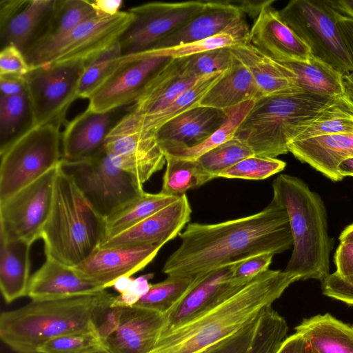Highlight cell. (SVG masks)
Instances as JSON below:
<instances>
[{"label": "cell", "mask_w": 353, "mask_h": 353, "mask_svg": "<svg viewBox=\"0 0 353 353\" xmlns=\"http://www.w3.org/2000/svg\"><path fill=\"white\" fill-rule=\"evenodd\" d=\"M179 247L168 258V276L196 277L263 253L283 252L293 245L289 219L276 201L261 211L224 222L188 223Z\"/></svg>", "instance_id": "obj_1"}, {"label": "cell", "mask_w": 353, "mask_h": 353, "mask_svg": "<svg viewBox=\"0 0 353 353\" xmlns=\"http://www.w3.org/2000/svg\"><path fill=\"white\" fill-rule=\"evenodd\" d=\"M298 276L268 270L188 321L162 331L151 353H199L256 321Z\"/></svg>", "instance_id": "obj_2"}, {"label": "cell", "mask_w": 353, "mask_h": 353, "mask_svg": "<svg viewBox=\"0 0 353 353\" xmlns=\"http://www.w3.org/2000/svg\"><path fill=\"white\" fill-rule=\"evenodd\" d=\"M344 97L319 95L303 90L261 97L237 130L235 137L255 156L276 158L288 145L328 110L345 101Z\"/></svg>", "instance_id": "obj_3"}, {"label": "cell", "mask_w": 353, "mask_h": 353, "mask_svg": "<svg viewBox=\"0 0 353 353\" xmlns=\"http://www.w3.org/2000/svg\"><path fill=\"white\" fill-rule=\"evenodd\" d=\"M273 199L286 210L293 250L285 271L300 280L323 281L330 273L334 240L327 232L326 208L319 194L301 179L281 174L272 183Z\"/></svg>", "instance_id": "obj_4"}, {"label": "cell", "mask_w": 353, "mask_h": 353, "mask_svg": "<svg viewBox=\"0 0 353 353\" xmlns=\"http://www.w3.org/2000/svg\"><path fill=\"white\" fill-rule=\"evenodd\" d=\"M105 227L106 219L94 210L59 165L51 211L41 236L46 256L75 267L101 245Z\"/></svg>", "instance_id": "obj_5"}, {"label": "cell", "mask_w": 353, "mask_h": 353, "mask_svg": "<svg viewBox=\"0 0 353 353\" xmlns=\"http://www.w3.org/2000/svg\"><path fill=\"white\" fill-rule=\"evenodd\" d=\"M94 295L32 301L0 316V338L16 353H38L48 341L69 333L94 332L91 310Z\"/></svg>", "instance_id": "obj_6"}, {"label": "cell", "mask_w": 353, "mask_h": 353, "mask_svg": "<svg viewBox=\"0 0 353 353\" xmlns=\"http://www.w3.org/2000/svg\"><path fill=\"white\" fill-rule=\"evenodd\" d=\"M278 12L312 56L343 74L353 72L352 59L337 25L341 12L333 1L292 0Z\"/></svg>", "instance_id": "obj_7"}, {"label": "cell", "mask_w": 353, "mask_h": 353, "mask_svg": "<svg viewBox=\"0 0 353 353\" xmlns=\"http://www.w3.org/2000/svg\"><path fill=\"white\" fill-rule=\"evenodd\" d=\"M60 128L53 123L33 127L0 154V201L60 165Z\"/></svg>", "instance_id": "obj_8"}, {"label": "cell", "mask_w": 353, "mask_h": 353, "mask_svg": "<svg viewBox=\"0 0 353 353\" xmlns=\"http://www.w3.org/2000/svg\"><path fill=\"white\" fill-rule=\"evenodd\" d=\"M60 167L105 219L144 192L134 177L113 163L105 148L85 160H61Z\"/></svg>", "instance_id": "obj_9"}, {"label": "cell", "mask_w": 353, "mask_h": 353, "mask_svg": "<svg viewBox=\"0 0 353 353\" xmlns=\"http://www.w3.org/2000/svg\"><path fill=\"white\" fill-rule=\"evenodd\" d=\"M85 61L45 63L31 68L24 77L34 127L62 125L65 114L77 97L79 79Z\"/></svg>", "instance_id": "obj_10"}, {"label": "cell", "mask_w": 353, "mask_h": 353, "mask_svg": "<svg viewBox=\"0 0 353 353\" xmlns=\"http://www.w3.org/2000/svg\"><path fill=\"white\" fill-rule=\"evenodd\" d=\"M132 20L129 11L97 15L51 44L27 54L26 60L30 68L45 63L87 61L119 41Z\"/></svg>", "instance_id": "obj_11"}, {"label": "cell", "mask_w": 353, "mask_h": 353, "mask_svg": "<svg viewBox=\"0 0 353 353\" xmlns=\"http://www.w3.org/2000/svg\"><path fill=\"white\" fill-rule=\"evenodd\" d=\"M59 166L0 201V241L23 240L32 244L41 239L52 208Z\"/></svg>", "instance_id": "obj_12"}, {"label": "cell", "mask_w": 353, "mask_h": 353, "mask_svg": "<svg viewBox=\"0 0 353 353\" xmlns=\"http://www.w3.org/2000/svg\"><path fill=\"white\" fill-rule=\"evenodd\" d=\"M104 148L113 163L141 186L165 164L164 152L155 134L142 128L132 110L112 129Z\"/></svg>", "instance_id": "obj_13"}, {"label": "cell", "mask_w": 353, "mask_h": 353, "mask_svg": "<svg viewBox=\"0 0 353 353\" xmlns=\"http://www.w3.org/2000/svg\"><path fill=\"white\" fill-rule=\"evenodd\" d=\"M206 1L150 2L130 8L133 20L119 39L122 55L154 48L201 12Z\"/></svg>", "instance_id": "obj_14"}, {"label": "cell", "mask_w": 353, "mask_h": 353, "mask_svg": "<svg viewBox=\"0 0 353 353\" xmlns=\"http://www.w3.org/2000/svg\"><path fill=\"white\" fill-rule=\"evenodd\" d=\"M170 59L154 55L150 50L122 55L108 77L89 97L88 108L105 112L132 105Z\"/></svg>", "instance_id": "obj_15"}, {"label": "cell", "mask_w": 353, "mask_h": 353, "mask_svg": "<svg viewBox=\"0 0 353 353\" xmlns=\"http://www.w3.org/2000/svg\"><path fill=\"white\" fill-rule=\"evenodd\" d=\"M241 1H207L205 7L154 48H162L231 34L250 43V31ZM152 48V49H154Z\"/></svg>", "instance_id": "obj_16"}, {"label": "cell", "mask_w": 353, "mask_h": 353, "mask_svg": "<svg viewBox=\"0 0 353 353\" xmlns=\"http://www.w3.org/2000/svg\"><path fill=\"white\" fill-rule=\"evenodd\" d=\"M132 105L105 112L86 108L69 121L61 133L62 160L79 161L104 149L108 135Z\"/></svg>", "instance_id": "obj_17"}, {"label": "cell", "mask_w": 353, "mask_h": 353, "mask_svg": "<svg viewBox=\"0 0 353 353\" xmlns=\"http://www.w3.org/2000/svg\"><path fill=\"white\" fill-rule=\"evenodd\" d=\"M163 247L153 244L135 247L98 248L85 261L73 267L81 276L104 289L113 287L121 277L143 270Z\"/></svg>", "instance_id": "obj_18"}, {"label": "cell", "mask_w": 353, "mask_h": 353, "mask_svg": "<svg viewBox=\"0 0 353 353\" xmlns=\"http://www.w3.org/2000/svg\"><path fill=\"white\" fill-rule=\"evenodd\" d=\"M192 209L186 194L127 230L104 241L99 248L164 245L190 221Z\"/></svg>", "instance_id": "obj_19"}, {"label": "cell", "mask_w": 353, "mask_h": 353, "mask_svg": "<svg viewBox=\"0 0 353 353\" xmlns=\"http://www.w3.org/2000/svg\"><path fill=\"white\" fill-rule=\"evenodd\" d=\"M267 1L250 31V43L276 61H305L310 48L282 21Z\"/></svg>", "instance_id": "obj_20"}, {"label": "cell", "mask_w": 353, "mask_h": 353, "mask_svg": "<svg viewBox=\"0 0 353 353\" xmlns=\"http://www.w3.org/2000/svg\"><path fill=\"white\" fill-rule=\"evenodd\" d=\"M235 264L196 276L189 290L165 314L166 326L163 330L188 321L249 282L232 278Z\"/></svg>", "instance_id": "obj_21"}, {"label": "cell", "mask_w": 353, "mask_h": 353, "mask_svg": "<svg viewBox=\"0 0 353 353\" xmlns=\"http://www.w3.org/2000/svg\"><path fill=\"white\" fill-rule=\"evenodd\" d=\"M165 326L164 314L138 306L123 307L117 329L103 345L111 353H151Z\"/></svg>", "instance_id": "obj_22"}, {"label": "cell", "mask_w": 353, "mask_h": 353, "mask_svg": "<svg viewBox=\"0 0 353 353\" xmlns=\"http://www.w3.org/2000/svg\"><path fill=\"white\" fill-rule=\"evenodd\" d=\"M226 117L225 110L196 105L163 124L155 136L163 152L192 148L210 137Z\"/></svg>", "instance_id": "obj_23"}, {"label": "cell", "mask_w": 353, "mask_h": 353, "mask_svg": "<svg viewBox=\"0 0 353 353\" xmlns=\"http://www.w3.org/2000/svg\"><path fill=\"white\" fill-rule=\"evenodd\" d=\"M102 286L80 276L72 267L46 256V261L30 277L28 294L32 301H48L94 295Z\"/></svg>", "instance_id": "obj_24"}, {"label": "cell", "mask_w": 353, "mask_h": 353, "mask_svg": "<svg viewBox=\"0 0 353 353\" xmlns=\"http://www.w3.org/2000/svg\"><path fill=\"white\" fill-rule=\"evenodd\" d=\"M288 149L301 162L332 181H340L345 177L339 172V164L353 158V134L325 135L292 141Z\"/></svg>", "instance_id": "obj_25"}, {"label": "cell", "mask_w": 353, "mask_h": 353, "mask_svg": "<svg viewBox=\"0 0 353 353\" xmlns=\"http://www.w3.org/2000/svg\"><path fill=\"white\" fill-rule=\"evenodd\" d=\"M232 54L248 69L262 95L301 91L285 68L251 43L230 47Z\"/></svg>", "instance_id": "obj_26"}, {"label": "cell", "mask_w": 353, "mask_h": 353, "mask_svg": "<svg viewBox=\"0 0 353 353\" xmlns=\"http://www.w3.org/2000/svg\"><path fill=\"white\" fill-rule=\"evenodd\" d=\"M294 330L317 353H353V324L329 313L303 319Z\"/></svg>", "instance_id": "obj_27"}, {"label": "cell", "mask_w": 353, "mask_h": 353, "mask_svg": "<svg viewBox=\"0 0 353 353\" xmlns=\"http://www.w3.org/2000/svg\"><path fill=\"white\" fill-rule=\"evenodd\" d=\"M198 79L182 77L176 59H170L153 77L131 110L140 119L152 116L169 105Z\"/></svg>", "instance_id": "obj_28"}, {"label": "cell", "mask_w": 353, "mask_h": 353, "mask_svg": "<svg viewBox=\"0 0 353 353\" xmlns=\"http://www.w3.org/2000/svg\"><path fill=\"white\" fill-rule=\"evenodd\" d=\"M261 97L252 75L234 55L231 67L201 98L198 105L225 110L246 101H255Z\"/></svg>", "instance_id": "obj_29"}, {"label": "cell", "mask_w": 353, "mask_h": 353, "mask_svg": "<svg viewBox=\"0 0 353 353\" xmlns=\"http://www.w3.org/2000/svg\"><path fill=\"white\" fill-rule=\"evenodd\" d=\"M0 290L6 303L26 296L31 276L28 241H0Z\"/></svg>", "instance_id": "obj_30"}, {"label": "cell", "mask_w": 353, "mask_h": 353, "mask_svg": "<svg viewBox=\"0 0 353 353\" xmlns=\"http://www.w3.org/2000/svg\"><path fill=\"white\" fill-rule=\"evenodd\" d=\"M55 0H28L0 30L1 48L13 45L26 55L36 41L54 8Z\"/></svg>", "instance_id": "obj_31"}, {"label": "cell", "mask_w": 353, "mask_h": 353, "mask_svg": "<svg viewBox=\"0 0 353 353\" xmlns=\"http://www.w3.org/2000/svg\"><path fill=\"white\" fill-rule=\"evenodd\" d=\"M278 62L302 90L319 95L343 97V74L321 59L312 55L305 61Z\"/></svg>", "instance_id": "obj_32"}, {"label": "cell", "mask_w": 353, "mask_h": 353, "mask_svg": "<svg viewBox=\"0 0 353 353\" xmlns=\"http://www.w3.org/2000/svg\"><path fill=\"white\" fill-rule=\"evenodd\" d=\"M97 15L92 1L55 0L49 18L26 55L51 44L84 21Z\"/></svg>", "instance_id": "obj_33"}, {"label": "cell", "mask_w": 353, "mask_h": 353, "mask_svg": "<svg viewBox=\"0 0 353 353\" xmlns=\"http://www.w3.org/2000/svg\"><path fill=\"white\" fill-rule=\"evenodd\" d=\"M179 198L161 192L156 194L143 192L106 219L104 241L127 230Z\"/></svg>", "instance_id": "obj_34"}, {"label": "cell", "mask_w": 353, "mask_h": 353, "mask_svg": "<svg viewBox=\"0 0 353 353\" xmlns=\"http://www.w3.org/2000/svg\"><path fill=\"white\" fill-rule=\"evenodd\" d=\"M34 127L28 92L0 97V154Z\"/></svg>", "instance_id": "obj_35"}, {"label": "cell", "mask_w": 353, "mask_h": 353, "mask_svg": "<svg viewBox=\"0 0 353 353\" xmlns=\"http://www.w3.org/2000/svg\"><path fill=\"white\" fill-rule=\"evenodd\" d=\"M164 154L166 167L161 190L163 194L180 197L187 191L197 188L214 179L196 160Z\"/></svg>", "instance_id": "obj_36"}, {"label": "cell", "mask_w": 353, "mask_h": 353, "mask_svg": "<svg viewBox=\"0 0 353 353\" xmlns=\"http://www.w3.org/2000/svg\"><path fill=\"white\" fill-rule=\"evenodd\" d=\"M226 71L201 77L161 111L143 119L139 118L142 128L155 134L163 124L198 105V102L223 77Z\"/></svg>", "instance_id": "obj_37"}, {"label": "cell", "mask_w": 353, "mask_h": 353, "mask_svg": "<svg viewBox=\"0 0 353 353\" xmlns=\"http://www.w3.org/2000/svg\"><path fill=\"white\" fill-rule=\"evenodd\" d=\"M254 103V100H249L225 110L227 117L223 123L200 144L192 148L168 150L164 154L183 159L196 160L213 148L234 138Z\"/></svg>", "instance_id": "obj_38"}, {"label": "cell", "mask_w": 353, "mask_h": 353, "mask_svg": "<svg viewBox=\"0 0 353 353\" xmlns=\"http://www.w3.org/2000/svg\"><path fill=\"white\" fill-rule=\"evenodd\" d=\"M195 277L168 276L163 281L151 284L147 293L133 306L165 314L189 290Z\"/></svg>", "instance_id": "obj_39"}, {"label": "cell", "mask_w": 353, "mask_h": 353, "mask_svg": "<svg viewBox=\"0 0 353 353\" xmlns=\"http://www.w3.org/2000/svg\"><path fill=\"white\" fill-rule=\"evenodd\" d=\"M121 56L117 41L85 61L78 85L77 97L88 99L112 71Z\"/></svg>", "instance_id": "obj_40"}, {"label": "cell", "mask_w": 353, "mask_h": 353, "mask_svg": "<svg viewBox=\"0 0 353 353\" xmlns=\"http://www.w3.org/2000/svg\"><path fill=\"white\" fill-rule=\"evenodd\" d=\"M233 58L230 48L225 47L175 59L182 77L198 79L228 70L232 65Z\"/></svg>", "instance_id": "obj_41"}, {"label": "cell", "mask_w": 353, "mask_h": 353, "mask_svg": "<svg viewBox=\"0 0 353 353\" xmlns=\"http://www.w3.org/2000/svg\"><path fill=\"white\" fill-rule=\"evenodd\" d=\"M254 155L247 143L234 137L203 154L196 161L215 179L221 171Z\"/></svg>", "instance_id": "obj_42"}, {"label": "cell", "mask_w": 353, "mask_h": 353, "mask_svg": "<svg viewBox=\"0 0 353 353\" xmlns=\"http://www.w3.org/2000/svg\"><path fill=\"white\" fill-rule=\"evenodd\" d=\"M286 163L276 158L252 156L221 171L217 177L263 180L283 171Z\"/></svg>", "instance_id": "obj_43"}, {"label": "cell", "mask_w": 353, "mask_h": 353, "mask_svg": "<svg viewBox=\"0 0 353 353\" xmlns=\"http://www.w3.org/2000/svg\"><path fill=\"white\" fill-rule=\"evenodd\" d=\"M115 297L104 290L94 298L91 322L102 343L117 329L120 321L123 307L114 305Z\"/></svg>", "instance_id": "obj_44"}, {"label": "cell", "mask_w": 353, "mask_h": 353, "mask_svg": "<svg viewBox=\"0 0 353 353\" xmlns=\"http://www.w3.org/2000/svg\"><path fill=\"white\" fill-rule=\"evenodd\" d=\"M103 345L94 332H80L55 337L43 345L38 353H86Z\"/></svg>", "instance_id": "obj_45"}, {"label": "cell", "mask_w": 353, "mask_h": 353, "mask_svg": "<svg viewBox=\"0 0 353 353\" xmlns=\"http://www.w3.org/2000/svg\"><path fill=\"white\" fill-rule=\"evenodd\" d=\"M257 321L199 353H246L253 338Z\"/></svg>", "instance_id": "obj_46"}, {"label": "cell", "mask_w": 353, "mask_h": 353, "mask_svg": "<svg viewBox=\"0 0 353 353\" xmlns=\"http://www.w3.org/2000/svg\"><path fill=\"white\" fill-rule=\"evenodd\" d=\"M323 294L331 299L353 306V275L342 276L336 272L321 281Z\"/></svg>", "instance_id": "obj_47"}, {"label": "cell", "mask_w": 353, "mask_h": 353, "mask_svg": "<svg viewBox=\"0 0 353 353\" xmlns=\"http://www.w3.org/2000/svg\"><path fill=\"white\" fill-rule=\"evenodd\" d=\"M31 69L24 54L16 46L8 45L0 52V75L25 77Z\"/></svg>", "instance_id": "obj_48"}, {"label": "cell", "mask_w": 353, "mask_h": 353, "mask_svg": "<svg viewBox=\"0 0 353 353\" xmlns=\"http://www.w3.org/2000/svg\"><path fill=\"white\" fill-rule=\"evenodd\" d=\"M274 254L263 253L250 257L234 265L232 278L249 281L257 275L269 270Z\"/></svg>", "instance_id": "obj_49"}, {"label": "cell", "mask_w": 353, "mask_h": 353, "mask_svg": "<svg viewBox=\"0 0 353 353\" xmlns=\"http://www.w3.org/2000/svg\"><path fill=\"white\" fill-rule=\"evenodd\" d=\"M154 274H148L134 279L128 288L122 293L116 295L114 305L121 307L134 305L137 301L147 293L151 283L149 280Z\"/></svg>", "instance_id": "obj_50"}, {"label": "cell", "mask_w": 353, "mask_h": 353, "mask_svg": "<svg viewBox=\"0 0 353 353\" xmlns=\"http://www.w3.org/2000/svg\"><path fill=\"white\" fill-rule=\"evenodd\" d=\"M336 272L342 276L353 275V243H340L334 255Z\"/></svg>", "instance_id": "obj_51"}, {"label": "cell", "mask_w": 353, "mask_h": 353, "mask_svg": "<svg viewBox=\"0 0 353 353\" xmlns=\"http://www.w3.org/2000/svg\"><path fill=\"white\" fill-rule=\"evenodd\" d=\"M1 94L17 95L27 92V85L24 77L0 75Z\"/></svg>", "instance_id": "obj_52"}, {"label": "cell", "mask_w": 353, "mask_h": 353, "mask_svg": "<svg viewBox=\"0 0 353 353\" xmlns=\"http://www.w3.org/2000/svg\"><path fill=\"white\" fill-rule=\"evenodd\" d=\"M28 0L0 1V30L13 18L28 3Z\"/></svg>", "instance_id": "obj_53"}, {"label": "cell", "mask_w": 353, "mask_h": 353, "mask_svg": "<svg viewBox=\"0 0 353 353\" xmlns=\"http://www.w3.org/2000/svg\"><path fill=\"white\" fill-rule=\"evenodd\" d=\"M337 25L353 61V17L341 13Z\"/></svg>", "instance_id": "obj_54"}, {"label": "cell", "mask_w": 353, "mask_h": 353, "mask_svg": "<svg viewBox=\"0 0 353 353\" xmlns=\"http://www.w3.org/2000/svg\"><path fill=\"white\" fill-rule=\"evenodd\" d=\"M305 346L304 339L295 332L288 336L276 353H305Z\"/></svg>", "instance_id": "obj_55"}, {"label": "cell", "mask_w": 353, "mask_h": 353, "mask_svg": "<svg viewBox=\"0 0 353 353\" xmlns=\"http://www.w3.org/2000/svg\"><path fill=\"white\" fill-rule=\"evenodd\" d=\"M93 6L98 15L113 16L121 12L123 1L121 0L92 1Z\"/></svg>", "instance_id": "obj_56"}, {"label": "cell", "mask_w": 353, "mask_h": 353, "mask_svg": "<svg viewBox=\"0 0 353 353\" xmlns=\"http://www.w3.org/2000/svg\"><path fill=\"white\" fill-rule=\"evenodd\" d=\"M343 97L353 108V72L343 75Z\"/></svg>", "instance_id": "obj_57"}, {"label": "cell", "mask_w": 353, "mask_h": 353, "mask_svg": "<svg viewBox=\"0 0 353 353\" xmlns=\"http://www.w3.org/2000/svg\"><path fill=\"white\" fill-rule=\"evenodd\" d=\"M333 3L341 14L353 17V0L333 1Z\"/></svg>", "instance_id": "obj_58"}, {"label": "cell", "mask_w": 353, "mask_h": 353, "mask_svg": "<svg viewBox=\"0 0 353 353\" xmlns=\"http://www.w3.org/2000/svg\"><path fill=\"white\" fill-rule=\"evenodd\" d=\"M339 173L344 177L353 176V158L345 159L338 168Z\"/></svg>", "instance_id": "obj_59"}, {"label": "cell", "mask_w": 353, "mask_h": 353, "mask_svg": "<svg viewBox=\"0 0 353 353\" xmlns=\"http://www.w3.org/2000/svg\"><path fill=\"white\" fill-rule=\"evenodd\" d=\"M131 276H123L118 279L113 285V288L119 293L123 292L133 281Z\"/></svg>", "instance_id": "obj_60"}, {"label": "cell", "mask_w": 353, "mask_h": 353, "mask_svg": "<svg viewBox=\"0 0 353 353\" xmlns=\"http://www.w3.org/2000/svg\"><path fill=\"white\" fill-rule=\"evenodd\" d=\"M339 239L340 243H353V223L341 232Z\"/></svg>", "instance_id": "obj_61"}, {"label": "cell", "mask_w": 353, "mask_h": 353, "mask_svg": "<svg viewBox=\"0 0 353 353\" xmlns=\"http://www.w3.org/2000/svg\"><path fill=\"white\" fill-rule=\"evenodd\" d=\"M86 353H111L110 351H108L105 347L103 346H101L99 348L92 350L91 351H89Z\"/></svg>", "instance_id": "obj_62"}, {"label": "cell", "mask_w": 353, "mask_h": 353, "mask_svg": "<svg viewBox=\"0 0 353 353\" xmlns=\"http://www.w3.org/2000/svg\"><path fill=\"white\" fill-rule=\"evenodd\" d=\"M305 353H317L308 344L306 343Z\"/></svg>", "instance_id": "obj_63"}]
</instances>
